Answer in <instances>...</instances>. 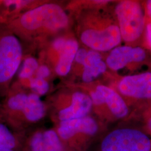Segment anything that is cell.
I'll return each mask as SVG.
<instances>
[{
  "label": "cell",
  "instance_id": "1",
  "mask_svg": "<svg viewBox=\"0 0 151 151\" xmlns=\"http://www.w3.org/2000/svg\"><path fill=\"white\" fill-rule=\"evenodd\" d=\"M6 24L20 40L39 43L60 36L70 28V19L60 5L47 2L21 12Z\"/></svg>",
  "mask_w": 151,
  "mask_h": 151
},
{
  "label": "cell",
  "instance_id": "2",
  "mask_svg": "<svg viewBox=\"0 0 151 151\" xmlns=\"http://www.w3.org/2000/svg\"><path fill=\"white\" fill-rule=\"evenodd\" d=\"M23 58L22 42L7 24L0 22V97H5Z\"/></svg>",
  "mask_w": 151,
  "mask_h": 151
},
{
  "label": "cell",
  "instance_id": "3",
  "mask_svg": "<svg viewBox=\"0 0 151 151\" xmlns=\"http://www.w3.org/2000/svg\"><path fill=\"white\" fill-rule=\"evenodd\" d=\"M78 36L82 43L98 52L116 48L122 39L119 27L116 25L104 27L78 25Z\"/></svg>",
  "mask_w": 151,
  "mask_h": 151
},
{
  "label": "cell",
  "instance_id": "4",
  "mask_svg": "<svg viewBox=\"0 0 151 151\" xmlns=\"http://www.w3.org/2000/svg\"><path fill=\"white\" fill-rule=\"evenodd\" d=\"M122 38L132 42L139 38L145 27L143 11L139 3L133 1L120 2L115 9Z\"/></svg>",
  "mask_w": 151,
  "mask_h": 151
},
{
  "label": "cell",
  "instance_id": "5",
  "mask_svg": "<svg viewBox=\"0 0 151 151\" xmlns=\"http://www.w3.org/2000/svg\"><path fill=\"white\" fill-rule=\"evenodd\" d=\"M151 140L140 131L120 129L109 134L103 140L101 151H150Z\"/></svg>",
  "mask_w": 151,
  "mask_h": 151
},
{
  "label": "cell",
  "instance_id": "6",
  "mask_svg": "<svg viewBox=\"0 0 151 151\" xmlns=\"http://www.w3.org/2000/svg\"><path fill=\"white\" fill-rule=\"evenodd\" d=\"M70 100L65 106L60 109L57 116L60 122L79 119L87 116L93 104L90 95L81 91L68 90Z\"/></svg>",
  "mask_w": 151,
  "mask_h": 151
},
{
  "label": "cell",
  "instance_id": "7",
  "mask_svg": "<svg viewBox=\"0 0 151 151\" xmlns=\"http://www.w3.org/2000/svg\"><path fill=\"white\" fill-rule=\"evenodd\" d=\"M118 89L123 95L136 99L151 98V73L127 76L119 82Z\"/></svg>",
  "mask_w": 151,
  "mask_h": 151
},
{
  "label": "cell",
  "instance_id": "8",
  "mask_svg": "<svg viewBox=\"0 0 151 151\" xmlns=\"http://www.w3.org/2000/svg\"><path fill=\"white\" fill-rule=\"evenodd\" d=\"M98 125L96 122L88 116L60 122L57 134L60 138L69 140L78 134L93 135L96 133Z\"/></svg>",
  "mask_w": 151,
  "mask_h": 151
},
{
  "label": "cell",
  "instance_id": "9",
  "mask_svg": "<svg viewBox=\"0 0 151 151\" xmlns=\"http://www.w3.org/2000/svg\"><path fill=\"white\" fill-rule=\"evenodd\" d=\"M78 49V42L76 39L67 38L55 64L54 70L57 75L65 77L68 75L73 65L76 54Z\"/></svg>",
  "mask_w": 151,
  "mask_h": 151
},
{
  "label": "cell",
  "instance_id": "10",
  "mask_svg": "<svg viewBox=\"0 0 151 151\" xmlns=\"http://www.w3.org/2000/svg\"><path fill=\"white\" fill-rule=\"evenodd\" d=\"M96 89L100 92L105 104L116 117L121 118L127 115L128 109L127 104L116 92L104 85H99Z\"/></svg>",
  "mask_w": 151,
  "mask_h": 151
},
{
  "label": "cell",
  "instance_id": "11",
  "mask_svg": "<svg viewBox=\"0 0 151 151\" xmlns=\"http://www.w3.org/2000/svg\"><path fill=\"white\" fill-rule=\"evenodd\" d=\"M131 62H133V48L121 46L111 50L106 58V65L112 70H118Z\"/></svg>",
  "mask_w": 151,
  "mask_h": 151
},
{
  "label": "cell",
  "instance_id": "12",
  "mask_svg": "<svg viewBox=\"0 0 151 151\" xmlns=\"http://www.w3.org/2000/svg\"><path fill=\"white\" fill-rule=\"evenodd\" d=\"M45 113L44 104L35 93H29L22 111L24 118L30 122H37L42 119Z\"/></svg>",
  "mask_w": 151,
  "mask_h": 151
},
{
  "label": "cell",
  "instance_id": "13",
  "mask_svg": "<svg viewBox=\"0 0 151 151\" xmlns=\"http://www.w3.org/2000/svg\"><path fill=\"white\" fill-rule=\"evenodd\" d=\"M107 65L103 60L83 68L82 79L85 83H90L99 76L102 75L106 70Z\"/></svg>",
  "mask_w": 151,
  "mask_h": 151
},
{
  "label": "cell",
  "instance_id": "14",
  "mask_svg": "<svg viewBox=\"0 0 151 151\" xmlns=\"http://www.w3.org/2000/svg\"><path fill=\"white\" fill-rule=\"evenodd\" d=\"M16 146L15 136L7 125L0 120V149L14 150Z\"/></svg>",
  "mask_w": 151,
  "mask_h": 151
},
{
  "label": "cell",
  "instance_id": "15",
  "mask_svg": "<svg viewBox=\"0 0 151 151\" xmlns=\"http://www.w3.org/2000/svg\"><path fill=\"white\" fill-rule=\"evenodd\" d=\"M39 63L37 59L32 57H27L24 60L20 70H19V78L21 81L30 80L32 76L35 74L39 67Z\"/></svg>",
  "mask_w": 151,
  "mask_h": 151
},
{
  "label": "cell",
  "instance_id": "16",
  "mask_svg": "<svg viewBox=\"0 0 151 151\" xmlns=\"http://www.w3.org/2000/svg\"><path fill=\"white\" fill-rule=\"evenodd\" d=\"M45 151H63L60 138L53 130H48L43 133Z\"/></svg>",
  "mask_w": 151,
  "mask_h": 151
},
{
  "label": "cell",
  "instance_id": "17",
  "mask_svg": "<svg viewBox=\"0 0 151 151\" xmlns=\"http://www.w3.org/2000/svg\"><path fill=\"white\" fill-rule=\"evenodd\" d=\"M29 82L30 88L39 96L44 95L48 92L49 85L46 80L35 77L29 80Z\"/></svg>",
  "mask_w": 151,
  "mask_h": 151
},
{
  "label": "cell",
  "instance_id": "18",
  "mask_svg": "<svg viewBox=\"0 0 151 151\" xmlns=\"http://www.w3.org/2000/svg\"><path fill=\"white\" fill-rule=\"evenodd\" d=\"M30 151H45L43 133H35L30 140Z\"/></svg>",
  "mask_w": 151,
  "mask_h": 151
},
{
  "label": "cell",
  "instance_id": "19",
  "mask_svg": "<svg viewBox=\"0 0 151 151\" xmlns=\"http://www.w3.org/2000/svg\"><path fill=\"white\" fill-rule=\"evenodd\" d=\"M146 54L145 50L140 47L133 48V62H140L145 59Z\"/></svg>",
  "mask_w": 151,
  "mask_h": 151
},
{
  "label": "cell",
  "instance_id": "20",
  "mask_svg": "<svg viewBox=\"0 0 151 151\" xmlns=\"http://www.w3.org/2000/svg\"><path fill=\"white\" fill-rule=\"evenodd\" d=\"M35 74L37 77L45 80V78L50 75V70L47 65H39Z\"/></svg>",
  "mask_w": 151,
  "mask_h": 151
},
{
  "label": "cell",
  "instance_id": "21",
  "mask_svg": "<svg viewBox=\"0 0 151 151\" xmlns=\"http://www.w3.org/2000/svg\"><path fill=\"white\" fill-rule=\"evenodd\" d=\"M90 96L91 97L93 104L97 106H100L105 104L103 96L101 95L100 92L96 89L91 92Z\"/></svg>",
  "mask_w": 151,
  "mask_h": 151
},
{
  "label": "cell",
  "instance_id": "22",
  "mask_svg": "<svg viewBox=\"0 0 151 151\" xmlns=\"http://www.w3.org/2000/svg\"><path fill=\"white\" fill-rule=\"evenodd\" d=\"M87 51L88 50H87L86 49L79 48L76 54L74 62L76 63L77 65H81L83 66L86 57Z\"/></svg>",
  "mask_w": 151,
  "mask_h": 151
},
{
  "label": "cell",
  "instance_id": "23",
  "mask_svg": "<svg viewBox=\"0 0 151 151\" xmlns=\"http://www.w3.org/2000/svg\"><path fill=\"white\" fill-rule=\"evenodd\" d=\"M146 38L147 43L151 48V23L148 24L146 27Z\"/></svg>",
  "mask_w": 151,
  "mask_h": 151
},
{
  "label": "cell",
  "instance_id": "24",
  "mask_svg": "<svg viewBox=\"0 0 151 151\" xmlns=\"http://www.w3.org/2000/svg\"><path fill=\"white\" fill-rule=\"evenodd\" d=\"M147 11L148 16L151 18V0L147 2Z\"/></svg>",
  "mask_w": 151,
  "mask_h": 151
},
{
  "label": "cell",
  "instance_id": "25",
  "mask_svg": "<svg viewBox=\"0 0 151 151\" xmlns=\"http://www.w3.org/2000/svg\"><path fill=\"white\" fill-rule=\"evenodd\" d=\"M0 151H15L12 150H6V149H0Z\"/></svg>",
  "mask_w": 151,
  "mask_h": 151
},
{
  "label": "cell",
  "instance_id": "26",
  "mask_svg": "<svg viewBox=\"0 0 151 151\" xmlns=\"http://www.w3.org/2000/svg\"><path fill=\"white\" fill-rule=\"evenodd\" d=\"M149 125H150V128L151 129V120H150V123H149Z\"/></svg>",
  "mask_w": 151,
  "mask_h": 151
},
{
  "label": "cell",
  "instance_id": "27",
  "mask_svg": "<svg viewBox=\"0 0 151 151\" xmlns=\"http://www.w3.org/2000/svg\"><path fill=\"white\" fill-rule=\"evenodd\" d=\"M1 104H0V109H1Z\"/></svg>",
  "mask_w": 151,
  "mask_h": 151
}]
</instances>
